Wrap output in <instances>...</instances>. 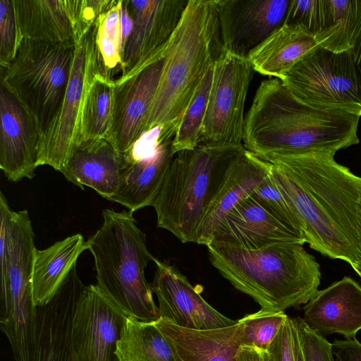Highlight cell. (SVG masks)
<instances>
[{
    "instance_id": "30",
    "label": "cell",
    "mask_w": 361,
    "mask_h": 361,
    "mask_svg": "<svg viewBox=\"0 0 361 361\" xmlns=\"http://www.w3.org/2000/svg\"><path fill=\"white\" fill-rule=\"evenodd\" d=\"M155 322L127 317L116 351L119 361H180Z\"/></svg>"
},
{
    "instance_id": "22",
    "label": "cell",
    "mask_w": 361,
    "mask_h": 361,
    "mask_svg": "<svg viewBox=\"0 0 361 361\" xmlns=\"http://www.w3.org/2000/svg\"><path fill=\"white\" fill-rule=\"evenodd\" d=\"M126 160L106 139L76 142L61 169L66 179L83 190L89 187L109 200L117 192Z\"/></svg>"
},
{
    "instance_id": "1",
    "label": "cell",
    "mask_w": 361,
    "mask_h": 361,
    "mask_svg": "<svg viewBox=\"0 0 361 361\" xmlns=\"http://www.w3.org/2000/svg\"><path fill=\"white\" fill-rule=\"evenodd\" d=\"M360 116L297 99L278 78L260 82L245 118L243 146L257 155L336 152L357 145Z\"/></svg>"
},
{
    "instance_id": "11",
    "label": "cell",
    "mask_w": 361,
    "mask_h": 361,
    "mask_svg": "<svg viewBox=\"0 0 361 361\" xmlns=\"http://www.w3.org/2000/svg\"><path fill=\"white\" fill-rule=\"evenodd\" d=\"M99 21L81 37L75 47L70 80L61 106L39 145L38 166L48 165L59 171L79 134L82 102L87 82L99 66L96 44Z\"/></svg>"
},
{
    "instance_id": "10",
    "label": "cell",
    "mask_w": 361,
    "mask_h": 361,
    "mask_svg": "<svg viewBox=\"0 0 361 361\" xmlns=\"http://www.w3.org/2000/svg\"><path fill=\"white\" fill-rule=\"evenodd\" d=\"M252 71L246 56L224 51L215 61L200 143L243 145L244 106Z\"/></svg>"
},
{
    "instance_id": "35",
    "label": "cell",
    "mask_w": 361,
    "mask_h": 361,
    "mask_svg": "<svg viewBox=\"0 0 361 361\" xmlns=\"http://www.w3.org/2000/svg\"><path fill=\"white\" fill-rule=\"evenodd\" d=\"M20 40L13 0H0V66L15 56Z\"/></svg>"
},
{
    "instance_id": "37",
    "label": "cell",
    "mask_w": 361,
    "mask_h": 361,
    "mask_svg": "<svg viewBox=\"0 0 361 361\" xmlns=\"http://www.w3.org/2000/svg\"><path fill=\"white\" fill-rule=\"evenodd\" d=\"M305 361H334L331 343L310 329L302 318H293Z\"/></svg>"
},
{
    "instance_id": "38",
    "label": "cell",
    "mask_w": 361,
    "mask_h": 361,
    "mask_svg": "<svg viewBox=\"0 0 361 361\" xmlns=\"http://www.w3.org/2000/svg\"><path fill=\"white\" fill-rule=\"evenodd\" d=\"M320 9L321 0H291L284 24L303 25L315 36Z\"/></svg>"
},
{
    "instance_id": "2",
    "label": "cell",
    "mask_w": 361,
    "mask_h": 361,
    "mask_svg": "<svg viewBox=\"0 0 361 361\" xmlns=\"http://www.w3.org/2000/svg\"><path fill=\"white\" fill-rule=\"evenodd\" d=\"M224 51L215 0H189L170 39L142 135L155 129L160 140L173 139L202 79Z\"/></svg>"
},
{
    "instance_id": "4",
    "label": "cell",
    "mask_w": 361,
    "mask_h": 361,
    "mask_svg": "<svg viewBox=\"0 0 361 361\" xmlns=\"http://www.w3.org/2000/svg\"><path fill=\"white\" fill-rule=\"evenodd\" d=\"M103 223L86 241L96 270L97 286L128 317L143 322L160 318L145 269L155 257L146 235L137 226L133 212L106 209Z\"/></svg>"
},
{
    "instance_id": "21",
    "label": "cell",
    "mask_w": 361,
    "mask_h": 361,
    "mask_svg": "<svg viewBox=\"0 0 361 361\" xmlns=\"http://www.w3.org/2000/svg\"><path fill=\"white\" fill-rule=\"evenodd\" d=\"M164 61V58L152 63L126 79H114L115 108L109 141L121 154L127 153L142 135Z\"/></svg>"
},
{
    "instance_id": "13",
    "label": "cell",
    "mask_w": 361,
    "mask_h": 361,
    "mask_svg": "<svg viewBox=\"0 0 361 361\" xmlns=\"http://www.w3.org/2000/svg\"><path fill=\"white\" fill-rule=\"evenodd\" d=\"M127 317L97 285L85 286L72 321L75 361H119L116 351Z\"/></svg>"
},
{
    "instance_id": "5",
    "label": "cell",
    "mask_w": 361,
    "mask_h": 361,
    "mask_svg": "<svg viewBox=\"0 0 361 361\" xmlns=\"http://www.w3.org/2000/svg\"><path fill=\"white\" fill-rule=\"evenodd\" d=\"M244 146H210L176 153L152 204L157 226L182 243H195L198 229Z\"/></svg>"
},
{
    "instance_id": "6",
    "label": "cell",
    "mask_w": 361,
    "mask_h": 361,
    "mask_svg": "<svg viewBox=\"0 0 361 361\" xmlns=\"http://www.w3.org/2000/svg\"><path fill=\"white\" fill-rule=\"evenodd\" d=\"M35 233L26 209L8 206L0 226L1 314L15 361H33L38 317L32 286Z\"/></svg>"
},
{
    "instance_id": "40",
    "label": "cell",
    "mask_w": 361,
    "mask_h": 361,
    "mask_svg": "<svg viewBox=\"0 0 361 361\" xmlns=\"http://www.w3.org/2000/svg\"><path fill=\"white\" fill-rule=\"evenodd\" d=\"M331 352L334 361H361V343L355 338L335 340Z\"/></svg>"
},
{
    "instance_id": "36",
    "label": "cell",
    "mask_w": 361,
    "mask_h": 361,
    "mask_svg": "<svg viewBox=\"0 0 361 361\" xmlns=\"http://www.w3.org/2000/svg\"><path fill=\"white\" fill-rule=\"evenodd\" d=\"M252 194L263 200L283 219L302 231L299 219L286 197L278 188L272 169Z\"/></svg>"
},
{
    "instance_id": "12",
    "label": "cell",
    "mask_w": 361,
    "mask_h": 361,
    "mask_svg": "<svg viewBox=\"0 0 361 361\" xmlns=\"http://www.w3.org/2000/svg\"><path fill=\"white\" fill-rule=\"evenodd\" d=\"M189 0H127L133 20L121 51L123 80L165 57L170 39Z\"/></svg>"
},
{
    "instance_id": "34",
    "label": "cell",
    "mask_w": 361,
    "mask_h": 361,
    "mask_svg": "<svg viewBox=\"0 0 361 361\" xmlns=\"http://www.w3.org/2000/svg\"><path fill=\"white\" fill-rule=\"evenodd\" d=\"M288 317L284 311H264L249 314L238 320L241 345L268 350Z\"/></svg>"
},
{
    "instance_id": "31",
    "label": "cell",
    "mask_w": 361,
    "mask_h": 361,
    "mask_svg": "<svg viewBox=\"0 0 361 361\" xmlns=\"http://www.w3.org/2000/svg\"><path fill=\"white\" fill-rule=\"evenodd\" d=\"M358 0H321L315 38L319 45L334 52L350 48L357 20Z\"/></svg>"
},
{
    "instance_id": "42",
    "label": "cell",
    "mask_w": 361,
    "mask_h": 361,
    "mask_svg": "<svg viewBox=\"0 0 361 361\" xmlns=\"http://www.w3.org/2000/svg\"><path fill=\"white\" fill-rule=\"evenodd\" d=\"M255 346L241 345L236 355L237 361H266L265 353Z\"/></svg>"
},
{
    "instance_id": "17",
    "label": "cell",
    "mask_w": 361,
    "mask_h": 361,
    "mask_svg": "<svg viewBox=\"0 0 361 361\" xmlns=\"http://www.w3.org/2000/svg\"><path fill=\"white\" fill-rule=\"evenodd\" d=\"M172 142L142 135L125 154L126 164L121 183L109 201L132 212L152 206L175 156Z\"/></svg>"
},
{
    "instance_id": "18",
    "label": "cell",
    "mask_w": 361,
    "mask_h": 361,
    "mask_svg": "<svg viewBox=\"0 0 361 361\" xmlns=\"http://www.w3.org/2000/svg\"><path fill=\"white\" fill-rule=\"evenodd\" d=\"M40 137L34 117L0 82V168L9 181L35 176Z\"/></svg>"
},
{
    "instance_id": "26",
    "label": "cell",
    "mask_w": 361,
    "mask_h": 361,
    "mask_svg": "<svg viewBox=\"0 0 361 361\" xmlns=\"http://www.w3.org/2000/svg\"><path fill=\"white\" fill-rule=\"evenodd\" d=\"M155 323L173 345L180 361H237L241 345L238 322L209 330L180 327L161 317Z\"/></svg>"
},
{
    "instance_id": "33",
    "label": "cell",
    "mask_w": 361,
    "mask_h": 361,
    "mask_svg": "<svg viewBox=\"0 0 361 361\" xmlns=\"http://www.w3.org/2000/svg\"><path fill=\"white\" fill-rule=\"evenodd\" d=\"M121 0H116L112 7L99 20L96 35L98 61L102 73L111 78L116 68L121 70L122 27Z\"/></svg>"
},
{
    "instance_id": "29",
    "label": "cell",
    "mask_w": 361,
    "mask_h": 361,
    "mask_svg": "<svg viewBox=\"0 0 361 361\" xmlns=\"http://www.w3.org/2000/svg\"><path fill=\"white\" fill-rule=\"evenodd\" d=\"M114 79L99 66L91 75L84 94L79 121L78 142L110 139L114 116Z\"/></svg>"
},
{
    "instance_id": "43",
    "label": "cell",
    "mask_w": 361,
    "mask_h": 361,
    "mask_svg": "<svg viewBox=\"0 0 361 361\" xmlns=\"http://www.w3.org/2000/svg\"><path fill=\"white\" fill-rule=\"evenodd\" d=\"M121 20L122 27V51L133 27V20L128 10L127 0H121Z\"/></svg>"
},
{
    "instance_id": "9",
    "label": "cell",
    "mask_w": 361,
    "mask_h": 361,
    "mask_svg": "<svg viewBox=\"0 0 361 361\" xmlns=\"http://www.w3.org/2000/svg\"><path fill=\"white\" fill-rule=\"evenodd\" d=\"M279 80L307 105L361 116V75L348 50L334 52L318 46Z\"/></svg>"
},
{
    "instance_id": "39",
    "label": "cell",
    "mask_w": 361,
    "mask_h": 361,
    "mask_svg": "<svg viewBox=\"0 0 361 361\" xmlns=\"http://www.w3.org/2000/svg\"><path fill=\"white\" fill-rule=\"evenodd\" d=\"M294 329L293 319L288 317L267 350L272 361H296Z\"/></svg>"
},
{
    "instance_id": "44",
    "label": "cell",
    "mask_w": 361,
    "mask_h": 361,
    "mask_svg": "<svg viewBox=\"0 0 361 361\" xmlns=\"http://www.w3.org/2000/svg\"><path fill=\"white\" fill-rule=\"evenodd\" d=\"M293 322H294V321H293ZM294 325H295L294 340H295V360L296 361H305L302 348H301V345H300V340H299V337H298V331H297V329H296L295 323H294Z\"/></svg>"
},
{
    "instance_id": "15",
    "label": "cell",
    "mask_w": 361,
    "mask_h": 361,
    "mask_svg": "<svg viewBox=\"0 0 361 361\" xmlns=\"http://www.w3.org/2000/svg\"><path fill=\"white\" fill-rule=\"evenodd\" d=\"M224 51L242 56L284 24L291 0H215Z\"/></svg>"
},
{
    "instance_id": "3",
    "label": "cell",
    "mask_w": 361,
    "mask_h": 361,
    "mask_svg": "<svg viewBox=\"0 0 361 361\" xmlns=\"http://www.w3.org/2000/svg\"><path fill=\"white\" fill-rule=\"evenodd\" d=\"M298 243L256 250L219 243L207 245L211 264L237 290L264 311L307 304L319 291L320 267Z\"/></svg>"
},
{
    "instance_id": "7",
    "label": "cell",
    "mask_w": 361,
    "mask_h": 361,
    "mask_svg": "<svg viewBox=\"0 0 361 361\" xmlns=\"http://www.w3.org/2000/svg\"><path fill=\"white\" fill-rule=\"evenodd\" d=\"M75 47L23 37L14 58L6 66L1 67L0 82L11 90L32 114L39 126L41 137L63 103Z\"/></svg>"
},
{
    "instance_id": "23",
    "label": "cell",
    "mask_w": 361,
    "mask_h": 361,
    "mask_svg": "<svg viewBox=\"0 0 361 361\" xmlns=\"http://www.w3.org/2000/svg\"><path fill=\"white\" fill-rule=\"evenodd\" d=\"M85 286L74 268L51 301L38 307L33 361H75L71 343L72 321Z\"/></svg>"
},
{
    "instance_id": "20",
    "label": "cell",
    "mask_w": 361,
    "mask_h": 361,
    "mask_svg": "<svg viewBox=\"0 0 361 361\" xmlns=\"http://www.w3.org/2000/svg\"><path fill=\"white\" fill-rule=\"evenodd\" d=\"M21 38L75 47L97 23L84 0H13Z\"/></svg>"
},
{
    "instance_id": "27",
    "label": "cell",
    "mask_w": 361,
    "mask_h": 361,
    "mask_svg": "<svg viewBox=\"0 0 361 361\" xmlns=\"http://www.w3.org/2000/svg\"><path fill=\"white\" fill-rule=\"evenodd\" d=\"M318 46L315 36L303 25L283 24L247 57L253 71L280 79L301 58Z\"/></svg>"
},
{
    "instance_id": "8",
    "label": "cell",
    "mask_w": 361,
    "mask_h": 361,
    "mask_svg": "<svg viewBox=\"0 0 361 361\" xmlns=\"http://www.w3.org/2000/svg\"><path fill=\"white\" fill-rule=\"evenodd\" d=\"M335 152L314 151L262 157L304 183L347 239L361 279V177L338 164Z\"/></svg>"
},
{
    "instance_id": "24",
    "label": "cell",
    "mask_w": 361,
    "mask_h": 361,
    "mask_svg": "<svg viewBox=\"0 0 361 361\" xmlns=\"http://www.w3.org/2000/svg\"><path fill=\"white\" fill-rule=\"evenodd\" d=\"M303 310L305 323L319 335L338 334L353 339L361 330V286L344 276L319 290Z\"/></svg>"
},
{
    "instance_id": "45",
    "label": "cell",
    "mask_w": 361,
    "mask_h": 361,
    "mask_svg": "<svg viewBox=\"0 0 361 361\" xmlns=\"http://www.w3.org/2000/svg\"><path fill=\"white\" fill-rule=\"evenodd\" d=\"M265 360H266V361H272L270 354L269 353V352L267 350L265 353Z\"/></svg>"
},
{
    "instance_id": "41",
    "label": "cell",
    "mask_w": 361,
    "mask_h": 361,
    "mask_svg": "<svg viewBox=\"0 0 361 361\" xmlns=\"http://www.w3.org/2000/svg\"><path fill=\"white\" fill-rule=\"evenodd\" d=\"M348 51L355 67L361 75V0H358L357 20Z\"/></svg>"
},
{
    "instance_id": "16",
    "label": "cell",
    "mask_w": 361,
    "mask_h": 361,
    "mask_svg": "<svg viewBox=\"0 0 361 361\" xmlns=\"http://www.w3.org/2000/svg\"><path fill=\"white\" fill-rule=\"evenodd\" d=\"M156 271L151 284L158 302L160 317L178 326L209 330L231 326L238 321L226 317L201 295L199 289L174 266L154 259Z\"/></svg>"
},
{
    "instance_id": "25",
    "label": "cell",
    "mask_w": 361,
    "mask_h": 361,
    "mask_svg": "<svg viewBox=\"0 0 361 361\" xmlns=\"http://www.w3.org/2000/svg\"><path fill=\"white\" fill-rule=\"evenodd\" d=\"M271 169V164L245 148L210 205L198 229L195 243L208 245L223 219L238 202L255 190Z\"/></svg>"
},
{
    "instance_id": "28",
    "label": "cell",
    "mask_w": 361,
    "mask_h": 361,
    "mask_svg": "<svg viewBox=\"0 0 361 361\" xmlns=\"http://www.w3.org/2000/svg\"><path fill=\"white\" fill-rule=\"evenodd\" d=\"M85 250H87V243L80 233L59 240L46 249H36L32 286L37 307L51 301Z\"/></svg>"
},
{
    "instance_id": "19",
    "label": "cell",
    "mask_w": 361,
    "mask_h": 361,
    "mask_svg": "<svg viewBox=\"0 0 361 361\" xmlns=\"http://www.w3.org/2000/svg\"><path fill=\"white\" fill-rule=\"evenodd\" d=\"M272 174L296 213L309 246L331 259L348 262L355 271L357 260L347 239L317 197L282 169L272 165Z\"/></svg>"
},
{
    "instance_id": "32",
    "label": "cell",
    "mask_w": 361,
    "mask_h": 361,
    "mask_svg": "<svg viewBox=\"0 0 361 361\" xmlns=\"http://www.w3.org/2000/svg\"><path fill=\"white\" fill-rule=\"evenodd\" d=\"M214 65L202 79L172 142L173 153L195 149L201 142L204 120L213 80Z\"/></svg>"
},
{
    "instance_id": "14",
    "label": "cell",
    "mask_w": 361,
    "mask_h": 361,
    "mask_svg": "<svg viewBox=\"0 0 361 361\" xmlns=\"http://www.w3.org/2000/svg\"><path fill=\"white\" fill-rule=\"evenodd\" d=\"M304 233L251 194L238 202L215 229L209 243L256 250L275 244L304 245Z\"/></svg>"
}]
</instances>
